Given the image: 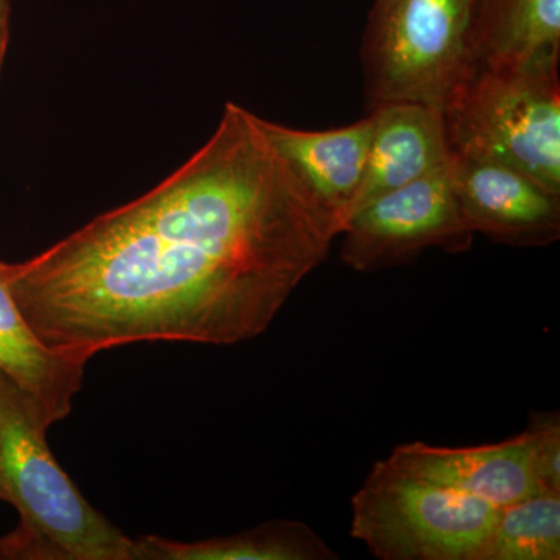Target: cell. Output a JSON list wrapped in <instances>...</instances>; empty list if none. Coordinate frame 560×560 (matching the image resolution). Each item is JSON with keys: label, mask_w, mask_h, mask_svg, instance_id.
<instances>
[{"label": "cell", "mask_w": 560, "mask_h": 560, "mask_svg": "<svg viewBox=\"0 0 560 560\" xmlns=\"http://www.w3.org/2000/svg\"><path fill=\"white\" fill-rule=\"evenodd\" d=\"M340 234L259 116L228 102L156 187L0 271L39 340L75 359L135 342L232 346L270 329Z\"/></svg>", "instance_id": "1"}, {"label": "cell", "mask_w": 560, "mask_h": 560, "mask_svg": "<svg viewBox=\"0 0 560 560\" xmlns=\"http://www.w3.org/2000/svg\"><path fill=\"white\" fill-rule=\"evenodd\" d=\"M36 401L0 372V501L20 525L0 539V559L132 560V539L84 499L47 442Z\"/></svg>", "instance_id": "2"}, {"label": "cell", "mask_w": 560, "mask_h": 560, "mask_svg": "<svg viewBox=\"0 0 560 560\" xmlns=\"http://www.w3.org/2000/svg\"><path fill=\"white\" fill-rule=\"evenodd\" d=\"M442 116L451 156L499 162L560 195L559 65L478 66Z\"/></svg>", "instance_id": "3"}, {"label": "cell", "mask_w": 560, "mask_h": 560, "mask_svg": "<svg viewBox=\"0 0 560 560\" xmlns=\"http://www.w3.org/2000/svg\"><path fill=\"white\" fill-rule=\"evenodd\" d=\"M470 0H374L361 43L368 110L418 103L444 110L477 69Z\"/></svg>", "instance_id": "4"}, {"label": "cell", "mask_w": 560, "mask_h": 560, "mask_svg": "<svg viewBox=\"0 0 560 560\" xmlns=\"http://www.w3.org/2000/svg\"><path fill=\"white\" fill-rule=\"evenodd\" d=\"M350 537L381 560H477L499 508L377 460L350 500Z\"/></svg>", "instance_id": "5"}, {"label": "cell", "mask_w": 560, "mask_h": 560, "mask_svg": "<svg viewBox=\"0 0 560 560\" xmlns=\"http://www.w3.org/2000/svg\"><path fill=\"white\" fill-rule=\"evenodd\" d=\"M448 165L357 210L340 234L342 264L375 272L411 264L431 248L469 250L475 234L460 215Z\"/></svg>", "instance_id": "6"}, {"label": "cell", "mask_w": 560, "mask_h": 560, "mask_svg": "<svg viewBox=\"0 0 560 560\" xmlns=\"http://www.w3.org/2000/svg\"><path fill=\"white\" fill-rule=\"evenodd\" d=\"M460 215L474 234L518 248H540L560 237V195L499 162L451 156Z\"/></svg>", "instance_id": "7"}, {"label": "cell", "mask_w": 560, "mask_h": 560, "mask_svg": "<svg viewBox=\"0 0 560 560\" xmlns=\"http://www.w3.org/2000/svg\"><path fill=\"white\" fill-rule=\"evenodd\" d=\"M386 459L412 477L474 497L493 508L508 506L540 490L526 429L510 440L474 447L404 442Z\"/></svg>", "instance_id": "8"}, {"label": "cell", "mask_w": 560, "mask_h": 560, "mask_svg": "<svg viewBox=\"0 0 560 560\" xmlns=\"http://www.w3.org/2000/svg\"><path fill=\"white\" fill-rule=\"evenodd\" d=\"M259 121L275 149L337 219L342 232L363 186L374 116L368 113L355 124L326 131L294 130L261 117Z\"/></svg>", "instance_id": "9"}, {"label": "cell", "mask_w": 560, "mask_h": 560, "mask_svg": "<svg viewBox=\"0 0 560 560\" xmlns=\"http://www.w3.org/2000/svg\"><path fill=\"white\" fill-rule=\"evenodd\" d=\"M368 113L374 116V131L353 213L375 198L451 164L442 110L418 103H389Z\"/></svg>", "instance_id": "10"}, {"label": "cell", "mask_w": 560, "mask_h": 560, "mask_svg": "<svg viewBox=\"0 0 560 560\" xmlns=\"http://www.w3.org/2000/svg\"><path fill=\"white\" fill-rule=\"evenodd\" d=\"M469 47L477 68L559 65L560 0H470Z\"/></svg>", "instance_id": "11"}, {"label": "cell", "mask_w": 560, "mask_h": 560, "mask_svg": "<svg viewBox=\"0 0 560 560\" xmlns=\"http://www.w3.org/2000/svg\"><path fill=\"white\" fill-rule=\"evenodd\" d=\"M86 364L39 340L0 271V372L36 401L50 427L69 418Z\"/></svg>", "instance_id": "12"}, {"label": "cell", "mask_w": 560, "mask_h": 560, "mask_svg": "<svg viewBox=\"0 0 560 560\" xmlns=\"http://www.w3.org/2000/svg\"><path fill=\"white\" fill-rule=\"evenodd\" d=\"M338 552L300 521H271L230 536L176 541L132 539V560H335Z\"/></svg>", "instance_id": "13"}, {"label": "cell", "mask_w": 560, "mask_h": 560, "mask_svg": "<svg viewBox=\"0 0 560 560\" xmlns=\"http://www.w3.org/2000/svg\"><path fill=\"white\" fill-rule=\"evenodd\" d=\"M560 493L539 492L497 510L477 560H559Z\"/></svg>", "instance_id": "14"}, {"label": "cell", "mask_w": 560, "mask_h": 560, "mask_svg": "<svg viewBox=\"0 0 560 560\" xmlns=\"http://www.w3.org/2000/svg\"><path fill=\"white\" fill-rule=\"evenodd\" d=\"M526 430L530 436L534 474L540 490L560 493L559 412H534Z\"/></svg>", "instance_id": "15"}, {"label": "cell", "mask_w": 560, "mask_h": 560, "mask_svg": "<svg viewBox=\"0 0 560 560\" xmlns=\"http://www.w3.org/2000/svg\"><path fill=\"white\" fill-rule=\"evenodd\" d=\"M11 0H0V75L10 39Z\"/></svg>", "instance_id": "16"}]
</instances>
